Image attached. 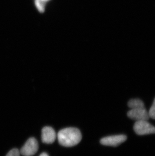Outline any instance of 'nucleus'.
Listing matches in <instances>:
<instances>
[{
    "instance_id": "f257e3e1",
    "label": "nucleus",
    "mask_w": 155,
    "mask_h": 156,
    "mask_svg": "<svg viewBox=\"0 0 155 156\" xmlns=\"http://www.w3.org/2000/svg\"><path fill=\"white\" fill-rule=\"evenodd\" d=\"M57 139L60 145L66 147H71L80 142L82 134L77 128L69 127L60 130L57 134Z\"/></svg>"
},
{
    "instance_id": "f03ea898",
    "label": "nucleus",
    "mask_w": 155,
    "mask_h": 156,
    "mask_svg": "<svg viewBox=\"0 0 155 156\" xmlns=\"http://www.w3.org/2000/svg\"><path fill=\"white\" fill-rule=\"evenodd\" d=\"M133 129L136 134L140 136L155 133V127L146 120L136 121Z\"/></svg>"
},
{
    "instance_id": "7ed1b4c3",
    "label": "nucleus",
    "mask_w": 155,
    "mask_h": 156,
    "mask_svg": "<svg viewBox=\"0 0 155 156\" xmlns=\"http://www.w3.org/2000/svg\"><path fill=\"white\" fill-rule=\"evenodd\" d=\"M38 149V142L35 138L31 137L27 140L20 153L23 156H32L36 154Z\"/></svg>"
},
{
    "instance_id": "20e7f679",
    "label": "nucleus",
    "mask_w": 155,
    "mask_h": 156,
    "mask_svg": "<svg viewBox=\"0 0 155 156\" xmlns=\"http://www.w3.org/2000/svg\"><path fill=\"white\" fill-rule=\"evenodd\" d=\"M126 139L127 136L124 134L109 136L101 139L100 143L104 146L117 147L126 141Z\"/></svg>"
},
{
    "instance_id": "39448f33",
    "label": "nucleus",
    "mask_w": 155,
    "mask_h": 156,
    "mask_svg": "<svg viewBox=\"0 0 155 156\" xmlns=\"http://www.w3.org/2000/svg\"><path fill=\"white\" fill-rule=\"evenodd\" d=\"M127 116L131 119L136 121L146 120L149 119V113L145 108L143 109H133L127 112Z\"/></svg>"
},
{
    "instance_id": "423d86ee",
    "label": "nucleus",
    "mask_w": 155,
    "mask_h": 156,
    "mask_svg": "<svg viewBox=\"0 0 155 156\" xmlns=\"http://www.w3.org/2000/svg\"><path fill=\"white\" fill-rule=\"evenodd\" d=\"M57 137V134L54 130L52 127L46 126L42 130L41 139L43 143L47 144H53Z\"/></svg>"
},
{
    "instance_id": "0eeeda50",
    "label": "nucleus",
    "mask_w": 155,
    "mask_h": 156,
    "mask_svg": "<svg viewBox=\"0 0 155 156\" xmlns=\"http://www.w3.org/2000/svg\"><path fill=\"white\" fill-rule=\"evenodd\" d=\"M128 106L132 109L145 108L143 102L138 99H132L129 101Z\"/></svg>"
},
{
    "instance_id": "6e6552de",
    "label": "nucleus",
    "mask_w": 155,
    "mask_h": 156,
    "mask_svg": "<svg viewBox=\"0 0 155 156\" xmlns=\"http://www.w3.org/2000/svg\"><path fill=\"white\" fill-rule=\"evenodd\" d=\"M46 2L43 1L42 0H35V6L40 12H43L44 11L45 6H46Z\"/></svg>"
},
{
    "instance_id": "1a4fd4ad",
    "label": "nucleus",
    "mask_w": 155,
    "mask_h": 156,
    "mask_svg": "<svg viewBox=\"0 0 155 156\" xmlns=\"http://www.w3.org/2000/svg\"><path fill=\"white\" fill-rule=\"evenodd\" d=\"M149 115L150 118H152L153 119H155V98L154 99V102L152 106L151 107V109L150 110Z\"/></svg>"
},
{
    "instance_id": "9d476101",
    "label": "nucleus",
    "mask_w": 155,
    "mask_h": 156,
    "mask_svg": "<svg viewBox=\"0 0 155 156\" xmlns=\"http://www.w3.org/2000/svg\"><path fill=\"white\" fill-rule=\"evenodd\" d=\"M20 151L18 149H14L11 150L6 156H20Z\"/></svg>"
},
{
    "instance_id": "9b49d317",
    "label": "nucleus",
    "mask_w": 155,
    "mask_h": 156,
    "mask_svg": "<svg viewBox=\"0 0 155 156\" xmlns=\"http://www.w3.org/2000/svg\"><path fill=\"white\" fill-rule=\"evenodd\" d=\"M40 156H48V154L46 153H43L41 154Z\"/></svg>"
},
{
    "instance_id": "f8f14e48",
    "label": "nucleus",
    "mask_w": 155,
    "mask_h": 156,
    "mask_svg": "<svg viewBox=\"0 0 155 156\" xmlns=\"http://www.w3.org/2000/svg\"><path fill=\"white\" fill-rule=\"evenodd\" d=\"M42 1L45 2H46L48 1H50V0H42Z\"/></svg>"
}]
</instances>
